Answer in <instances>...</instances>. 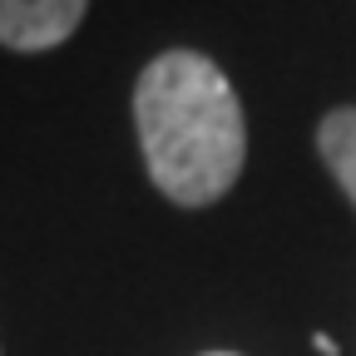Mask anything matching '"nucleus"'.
<instances>
[{"label":"nucleus","mask_w":356,"mask_h":356,"mask_svg":"<svg viewBox=\"0 0 356 356\" xmlns=\"http://www.w3.org/2000/svg\"><path fill=\"white\" fill-rule=\"evenodd\" d=\"M89 10V0H0V44L15 55H40L65 44Z\"/></svg>","instance_id":"2"},{"label":"nucleus","mask_w":356,"mask_h":356,"mask_svg":"<svg viewBox=\"0 0 356 356\" xmlns=\"http://www.w3.org/2000/svg\"><path fill=\"white\" fill-rule=\"evenodd\" d=\"M203 356H233V351H203Z\"/></svg>","instance_id":"5"},{"label":"nucleus","mask_w":356,"mask_h":356,"mask_svg":"<svg viewBox=\"0 0 356 356\" xmlns=\"http://www.w3.org/2000/svg\"><path fill=\"white\" fill-rule=\"evenodd\" d=\"M134 129L154 188L178 208H208L248 163L238 89L208 55L163 50L134 84Z\"/></svg>","instance_id":"1"},{"label":"nucleus","mask_w":356,"mask_h":356,"mask_svg":"<svg viewBox=\"0 0 356 356\" xmlns=\"http://www.w3.org/2000/svg\"><path fill=\"white\" fill-rule=\"evenodd\" d=\"M317 154L332 168V178L341 184V193L356 208V104L351 109H332L317 129Z\"/></svg>","instance_id":"3"},{"label":"nucleus","mask_w":356,"mask_h":356,"mask_svg":"<svg viewBox=\"0 0 356 356\" xmlns=\"http://www.w3.org/2000/svg\"><path fill=\"white\" fill-rule=\"evenodd\" d=\"M312 341H317V351H322V356H337V341H332L327 332H322V337H312Z\"/></svg>","instance_id":"4"}]
</instances>
